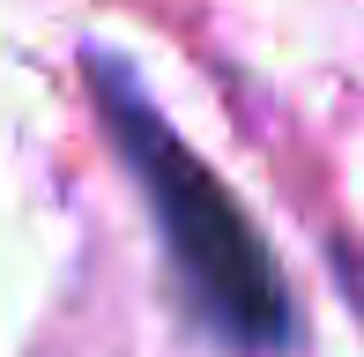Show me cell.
<instances>
[{
  "label": "cell",
  "mask_w": 364,
  "mask_h": 357,
  "mask_svg": "<svg viewBox=\"0 0 364 357\" xmlns=\"http://www.w3.org/2000/svg\"><path fill=\"white\" fill-rule=\"evenodd\" d=\"M90 90L105 105V127L119 142V156L134 164L149 216L164 231V253L178 268V290H186L193 320H201L216 343L275 357L290 350V290L275 253L260 246V231L245 223V208L223 193V178L186 149V142L164 127V112L141 97V82L119 68L112 53H97Z\"/></svg>",
  "instance_id": "cell-1"
}]
</instances>
